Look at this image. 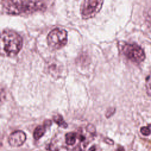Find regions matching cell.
I'll return each mask as SVG.
<instances>
[{
	"label": "cell",
	"mask_w": 151,
	"mask_h": 151,
	"mask_svg": "<svg viewBox=\"0 0 151 151\" xmlns=\"http://www.w3.org/2000/svg\"><path fill=\"white\" fill-rule=\"evenodd\" d=\"M23 46V40L13 31H5L1 37V53L8 56L17 54Z\"/></svg>",
	"instance_id": "6da1fadb"
},
{
	"label": "cell",
	"mask_w": 151,
	"mask_h": 151,
	"mask_svg": "<svg viewBox=\"0 0 151 151\" xmlns=\"http://www.w3.org/2000/svg\"><path fill=\"white\" fill-rule=\"evenodd\" d=\"M44 6L43 3L32 0H13L6 6V9L9 14H18L21 13L33 12L41 10Z\"/></svg>",
	"instance_id": "7a4b0ae2"
},
{
	"label": "cell",
	"mask_w": 151,
	"mask_h": 151,
	"mask_svg": "<svg viewBox=\"0 0 151 151\" xmlns=\"http://www.w3.org/2000/svg\"><path fill=\"white\" fill-rule=\"evenodd\" d=\"M67 42V33L63 29H54L47 36L48 44L53 49L61 48L66 44Z\"/></svg>",
	"instance_id": "3957f363"
},
{
	"label": "cell",
	"mask_w": 151,
	"mask_h": 151,
	"mask_svg": "<svg viewBox=\"0 0 151 151\" xmlns=\"http://www.w3.org/2000/svg\"><path fill=\"white\" fill-rule=\"evenodd\" d=\"M123 54L132 62L140 63L145 58V54L143 49L135 44H125L122 47Z\"/></svg>",
	"instance_id": "277c9868"
},
{
	"label": "cell",
	"mask_w": 151,
	"mask_h": 151,
	"mask_svg": "<svg viewBox=\"0 0 151 151\" xmlns=\"http://www.w3.org/2000/svg\"><path fill=\"white\" fill-rule=\"evenodd\" d=\"M26 140V135L22 130L13 132L8 138L9 144L13 147H19L24 144Z\"/></svg>",
	"instance_id": "5b68a950"
},
{
	"label": "cell",
	"mask_w": 151,
	"mask_h": 151,
	"mask_svg": "<svg viewBox=\"0 0 151 151\" xmlns=\"http://www.w3.org/2000/svg\"><path fill=\"white\" fill-rule=\"evenodd\" d=\"M99 5L98 0H85L82 14L84 17L91 16L96 11Z\"/></svg>",
	"instance_id": "8992f818"
},
{
	"label": "cell",
	"mask_w": 151,
	"mask_h": 151,
	"mask_svg": "<svg viewBox=\"0 0 151 151\" xmlns=\"http://www.w3.org/2000/svg\"><path fill=\"white\" fill-rule=\"evenodd\" d=\"M46 127L44 125H40L37 126L34 131L33 136L35 139L38 140L41 138L45 134Z\"/></svg>",
	"instance_id": "52a82bcc"
},
{
	"label": "cell",
	"mask_w": 151,
	"mask_h": 151,
	"mask_svg": "<svg viewBox=\"0 0 151 151\" xmlns=\"http://www.w3.org/2000/svg\"><path fill=\"white\" fill-rule=\"evenodd\" d=\"M77 134L70 132L66 135V142L68 145H73L76 143L77 139Z\"/></svg>",
	"instance_id": "ba28073f"
},
{
	"label": "cell",
	"mask_w": 151,
	"mask_h": 151,
	"mask_svg": "<svg viewBox=\"0 0 151 151\" xmlns=\"http://www.w3.org/2000/svg\"><path fill=\"white\" fill-rule=\"evenodd\" d=\"M53 120L56 123H57L59 126L63 128H66L67 127V123L64 121L63 116L60 115H56L53 116Z\"/></svg>",
	"instance_id": "9c48e42d"
},
{
	"label": "cell",
	"mask_w": 151,
	"mask_h": 151,
	"mask_svg": "<svg viewBox=\"0 0 151 151\" xmlns=\"http://www.w3.org/2000/svg\"><path fill=\"white\" fill-rule=\"evenodd\" d=\"M145 86L148 95L151 97V74H149L146 79Z\"/></svg>",
	"instance_id": "30bf717a"
},
{
	"label": "cell",
	"mask_w": 151,
	"mask_h": 151,
	"mask_svg": "<svg viewBox=\"0 0 151 151\" xmlns=\"http://www.w3.org/2000/svg\"><path fill=\"white\" fill-rule=\"evenodd\" d=\"M140 132L144 136H149L151 135V125L142 127L140 129Z\"/></svg>",
	"instance_id": "8fae6325"
},
{
	"label": "cell",
	"mask_w": 151,
	"mask_h": 151,
	"mask_svg": "<svg viewBox=\"0 0 151 151\" xmlns=\"http://www.w3.org/2000/svg\"><path fill=\"white\" fill-rule=\"evenodd\" d=\"M146 23L148 28L151 32V9H150L147 13L146 17Z\"/></svg>",
	"instance_id": "7c38bea8"
},
{
	"label": "cell",
	"mask_w": 151,
	"mask_h": 151,
	"mask_svg": "<svg viewBox=\"0 0 151 151\" xmlns=\"http://www.w3.org/2000/svg\"><path fill=\"white\" fill-rule=\"evenodd\" d=\"M87 131L91 134H96V129L95 127L92 125V124H89L86 127Z\"/></svg>",
	"instance_id": "4fadbf2b"
},
{
	"label": "cell",
	"mask_w": 151,
	"mask_h": 151,
	"mask_svg": "<svg viewBox=\"0 0 151 151\" xmlns=\"http://www.w3.org/2000/svg\"><path fill=\"white\" fill-rule=\"evenodd\" d=\"M115 112V109L114 108H110L108 109L106 113V116L107 117H110L114 114Z\"/></svg>",
	"instance_id": "5bb4252c"
},
{
	"label": "cell",
	"mask_w": 151,
	"mask_h": 151,
	"mask_svg": "<svg viewBox=\"0 0 151 151\" xmlns=\"http://www.w3.org/2000/svg\"><path fill=\"white\" fill-rule=\"evenodd\" d=\"M52 121L50 120H46L45 121H44V125L46 128L50 127V126L52 125Z\"/></svg>",
	"instance_id": "9a60e30c"
},
{
	"label": "cell",
	"mask_w": 151,
	"mask_h": 151,
	"mask_svg": "<svg viewBox=\"0 0 151 151\" xmlns=\"http://www.w3.org/2000/svg\"><path fill=\"white\" fill-rule=\"evenodd\" d=\"M55 151H69V150L68 149V148L62 146V147H60L57 148V149H56Z\"/></svg>",
	"instance_id": "2e32d148"
},
{
	"label": "cell",
	"mask_w": 151,
	"mask_h": 151,
	"mask_svg": "<svg viewBox=\"0 0 151 151\" xmlns=\"http://www.w3.org/2000/svg\"><path fill=\"white\" fill-rule=\"evenodd\" d=\"M96 146H92L91 148L89 149V151H96Z\"/></svg>",
	"instance_id": "e0dca14e"
},
{
	"label": "cell",
	"mask_w": 151,
	"mask_h": 151,
	"mask_svg": "<svg viewBox=\"0 0 151 151\" xmlns=\"http://www.w3.org/2000/svg\"><path fill=\"white\" fill-rule=\"evenodd\" d=\"M116 151H125V149L122 147V146H119L117 149Z\"/></svg>",
	"instance_id": "ac0fdd59"
},
{
	"label": "cell",
	"mask_w": 151,
	"mask_h": 151,
	"mask_svg": "<svg viewBox=\"0 0 151 151\" xmlns=\"http://www.w3.org/2000/svg\"><path fill=\"white\" fill-rule=\"evenodd\" d=\"M77 151H83L81 148H78V149H76Z\"/></svg>",
	"instance_id": "d6986e66"
}]
</instances>
